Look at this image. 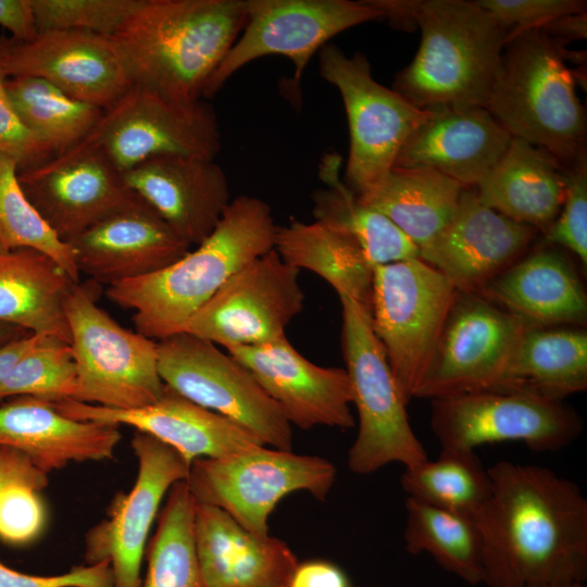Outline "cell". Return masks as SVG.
Returning a JSON list of instances; mask_svg holds the SVG:
<instances>
[{"label":"cell","instance_id":"6da1fadb","mask_svg":"<svg viewBox=\"0 0 587 587\" xmlns=\"http://www.w3.org/2000/svg\"><path fill=\"white\" fill-rule=\"evenodd\" d=\"M475 516L483 537L488 587L584 584L587 499L580 488L539 465L499 461Z\"/></svg>","mask_w":587,"mask_h":587},{"label":"cell","instance_id":"7a4b0ae2","mask_svg":"<svg viewBox=\"0 0 587 587\" xmlns=\"http://www.w3.org/2000/svg\"><path fill=\"white\" fill-rule=\"evenodd\" d=\"M276 229L265 201L238 196L196 249L154 273L108 286L105 295L134 311L135 332L147 338L183 333L235 273L274 249Z\"/></svg>","mask_w":587,"mask_h":587},{"label":"cell","instance_id":"3957f363","mask_svg":"<svg viewBox=\"0 0 587 587\" xmlns=\"http://www.w3.org/2000/svg\"><path fill=\"white\" fill-rule=\"evenodd\" d=\"M245 23V0H140L110 38L134 85L191 107Z\"/></svg>","mask_w":587,"mask_h":587},{"label":"cell","instance_id":"277c9868","mask_svg":"<svg viewBox=\"0 0 587 587\" xmlns=\"http://www.w3.org/2000/svg\"><path fill=\"white\" fill-rule=\"evenodd\" d=\"M383 18L415 23L422 38L394 90L414 107H484L497 77L508 32L475 1L370 0Z\"/></svg>","mask_w":587,"mask_h":587},{"label":"cell","instance_id":"5b68a950","mask_svg":"<svg viewBox=\"0 0 587 587\" xmlns=\"http://www.w3.org/2000/svg\"><path fill=\"white\" fill-rule=\"evenodd\" d=\"M564 46L540 29L505 42L485 109L512 136L551 154L564 170L586 158L587 121Z\"/></svg>","mask_w":587,"mask_h":587},{"label":"cell","instance_id":"8992f818","mask_svg":"<svg viewBox=\"0 0 587 587\" xmlns=\"http://www.w3.org/2000/svg\"><path fill=\"white\" fill-rule=\"evenodd\" d=\"M100 294L101 285L89 279L76 283L65 300L77 370L74 401L115 410L150 405L165 388L157 341L124 328L98 307Z\"/></svg>","mask_w":587,"mask_h":587},{"label":"cell","instance_id":"52a82bcc","mask_svg":"<svg viewBox=\"0 0 587 587\" xmlns=\"http://www.w3.org/2000/svg\"><path fill=\"white\" fill-rule=\"evenodd\" d=\"M340 302L342 351L359 417L358 435L348 451L349 469L364 475L392 462L405 469L427 460L385 349L372 328L371 312L350 299Z\"/></svg>","mask_w":587,"mask_h":587},{"label":"cell","instance_id":"ba28073f","mask_svg":"<svg viewBox=\"0 0 587 587\" xmlns=\"http://www.w3.org/2000/svg\"><path fill=\"white\" fill-rule=\"evenodd\" d=\"M454 285L415 258L373 268L371 323L409 404L457 298Z\"/></svg>","mask_w":587,"mask_h":587},{"label":"cell","instance_id":"9c48e42d","mask_svg":"<svg viewBox=\"0 0 587 587\" xmlns=\"http://www.w3.org/2000/svg\"><path fill=\"white\" fill-rule=\"evenodd\" d=\"M335 478L336 467L324 458L259 446L195 460L186 483L195 501L215 505L249 532L267 536L268 517L285 496L304 490L324 500Z\"/></svg>","mask_w":587,"mask_h":587},{"label":"cell","instance_id":"30bf717a","mask_svg":"<svg viewBox=\"0 0 587 587\" xmlns=\"http://www.w3.org/2000/svg\"><path fill=\"white\" fill-rule=\"evenodd\" d=\"M319 70L341 95L350 134L344 182L362 196L387 175L400 149L430 110L414 107L376 82L370 62L359 52L347 55L327 43L319 51Z\"/></svg>","mask_w":587,"mask_h":587},{"label":"cell","instance_id":"8fae6325","mask_svg":"<svg viewBox=\"0 0 587 587\" xmlns=\"http://www.w3.org/2000/svg\"><path fill=\"white\" fill-rule=\"evenodd\" d=\"M165 386L254 434L264 445L290 451L292 429L278 404L250 371L215 344L187 332L157 341Z\"/></svg>","mask_w":587,"mask_h":587},{"label":"cell","instance_id":"7c38bea8","mask_svg":"<svg viewBox=\"0 0 587 587\" xmlns=\"http://www.w3.org/2000/svg\"><path fill=\"white\" fill-rule=\"evenodd\" d=\"M430 427L441 448L475 450L495 442L522 441L537 452L573 442L583 430L564 401L514 389H480L430 400Z\"/></svg>","mask_w":587,"mask_h":587},{"label":"cell","instance_id":"4fadbf2b","mask_svg":"<svg viewBox=\"0 0 587 587\" xmlns=\"http://www.w3.org/2000/svg\"><path fill=\"white\" fill-rule=\"evenodd\" d=\"M246 23L204 88L213 97L248 63L282 55L294 66V83L300 84L312 57L339 33L383 13L370 0H245Z\"/></svg>","mask_w":587,"mask_h":587},{"label":"cell","instance_id":"5bb4252c","mask_svg":"<svg viewBox=\"0 0 587 587\" xmlns=\"http://www.w3.org/2000/svg\"><path fill=\"white\" fill-rule=\"evenodd\" d=\"M85 140L122 174L155 157L215 160L221 150L217 117L209 103L180 105L134 84L102 112Z\"/></svg>","mask_w":587,"mask_h":587},{"label":"cell","instance_id":"9a60e30c","mask_svg":"<svg viewBox=\"0 0 587 587\" xmlns=\"http://www.w3.org/2000/svg\"><path fill=\"white\" fill-rule=\"evenodd\" d=\"M530 326L477 292L458 291L414 398L492 388Z\"/></svg>","mask_w":587,"mask_h":587},{"label":"cell","instance_id":"2e32d148","mask_svg":"<svg viewBox=\"0 0 587 587\" xmlns=\"http://www.w3.org/2000/svg\"><path fill=\"white\" fill-rule=\"evenodd\" d=\"M298 274L275 249L268 251L235 273L191 317L185 332L225 349L285 337L304 305Z\"/></svg>","mask_w":587,"mask_h":587},{"label":"cell","instance_id":"e0dca14e","mask_svg":"<svg viewBox=\"0 0 587 587\" xmlns=\"http://www.w3.org/2000/svg\"><path fill=\"white\" fill-rule=\"evenodd\" d=\"M132 448L138 461L136 480L117 494L104 520L85 536V564L108 562L114 587H140L147 540L164 496L186 480L190 465L172 447L137 432Z\"/></svg>","mask_w":587,"mask_h":587},{"label":"cell","instance_id":"ac0fdd59","mask_svg":"<svg viewBox=\"0 0 587 587\" xmlns=\"http://www.w3.org/2000/svg\"><path fill=\"white\" fill-rule=\"evenodd\" d=\"M18 180L50 229L66 243L142 201L103 152L85 139L40 164L18 171Z\"/></svg>","mask_w":587,"mask_h":587},{"label":"cell","instance_id":"d6986e66","mask_svg":"<svg viewBox=\"0 0 587 587\" xmlns=\"http://www.w3.org/2000/svg\"><path fill=\"white\" fill-rule=\"evenodd\" d=\"M0 71L42 78L103 111L133 86L111 38L78 30H43L27 42L0 37Z\"/></svg>","mask_w":587,"mask_h":587},{"label":"cell","instance_id":"ffe728a7","mask_svg":"<svg viewBox=\"0 0 587 587\" xmlns=\"http://www.w3.org/2000/svg\"><path fill=\"white\" fill-rule=\"evenodd\" d=\"M226 351L250 371L290 425L353 427L352 386L346 369L314 364L286 336Z\"/></svg>","mask_w":587,"mask_h":587},{"label":"cell","instance_id":"44dd1931","mask_svg":"<svg viewBox=\"0 0 587 587\" xmlns=\"http://www.w3.org/2000/svg\"><path fill=\"white\" fill-rule=\"evenodd\" d=\"M539 232L486 207L464 188L454 215L420 258L462 292H477L525 252Z\"/></svg>","mask_w":587,"mask_h":587},{"label":"cell","instance_id":"7402d4cb","mask_svg":"<svg viewBox=\"0 0 587 587\" xmlns=\"http://www.w3.org/2000/svg\"><path fill=\"white\" fill-rule=\"evenodd\" d=\"M79 421L128 425L175 449L190 465L201 458H224L265 446L236 422L202 408L165 386L154 403L132 410L108 409L74 400L51 401Z\"/></svg>","mask_w":587,"mask_h":587},{"label":"cell","instance_id":"603a6c76","mask_svg":"<svg viewBox=\"0 0 587 587\" xmlns=\"http://www.w3.org/2000/svg\"><path fill=\"white\" fill-rule=\"evenodd\" d=\"M123 178L190 246L212 233L230 202L227 176L215 160L155 157Z\"/></svg>","mask_w":587,"mask_h":587},{"label":"cell","instance_id":"cb8c5ba5","mask_svg":"<svg viewBox=\"0 0 587 587\" xmlns=\"http://www.w3.org/2000/svg\"><path fill=\"white\" fill-rule=\"evenodd\" d=\"M67 243L79 273L108 286L162 270L191 247L143 200Z\"/></svg>","mask_w":587,"mask_h":587},{"label":"cell","instance_id":"d4e9b609","mask_svg":"<svg viewBox=\"0 0 587 587\" xmlns=\"http://www.w3.org/2000/svg\"><path fill=\"white\" fill-rule=\"evenodd\" d=\"M511 139L484 107L434 108L407 139L394 166L428 167L475 188L503 157Z\"/></svg>","mask_w":587,"mask_h":587},{"label":"cell","instance_id":"484cf974","mask_svg":"<svg viewBox=\"0 0 587 587\" xmlns=\"http://www.w3.org/2000/svg\"><path fill=\"white\" fill-rule=\"evenodd\" d=\"M200 587H288L298 560L288 545L242 527L224 510L195 501Z\"/></svg>","mask_w":587,"mask_h":587},{"label":"cell","instance_id":"4316f807","mask_svg":"<svg viewBox=\"0 0 587 587\" xmlns=\"http://www.w3.org/2000/svg\"><path fill=\"white\" fill-rule=\"evenodd\" d=\"M480 296L537 327H586L587 295L571 260L544 243L486 283Z\"/></svg>","mask_w":587,"mask_h":587},{"label":"cell","instance_id":"83f0119b","mask_svg":"<svg viewBox=\"0 0 587 587\" xmlns=\"http://www.w3.org/2000/svg\"><path fill=\"white\" fill-rule=\"evenodd\" d=\"M120 440L118 426L72 419L49 400L17 396L0 405V447L24 453L48 474L72 462L113 459Z\"/></svg>","mask_w":587,"mask_h":587},{"label":"cell","instance_id":"f1b7e54d","mask_svg":"<svg viewBox=\"0 0 587 587\" xmlns=\"http://www.w3.org/2000/svg\"><path fill=\"white\" fill-rule=\"evenodd\" d=\"M565 183V170L551 154L512 137L503 157L474 189L486 207L544 234L561 211Z\"/></svg>","mask_w":587,"mask_h":587},{"label":"cell","instance_id":"f546056e","mask_svg":"<svg viewBox=\"0 0 587 587\" xmlns=\"http://www.w3.org/2000/svg\"><path fill=\"white\" fill-rule=\"evenodd\" d=\"M75 284L39 250L0 247V322L71 344L64 305Z\"/></svg>","mask_w":587,"mask_h":587},{"label":"cell","instance_id":"4dcf8cb0","mask_svg":"<svg viewBox=\"0 0 587 587\" xmlns=\"http://www.w3.org/2000/svg\"><path fill=\"white\" fill-rule=\"evenodd\" d=\"M492 388L526 391L555 401L585 391V327H528Z\"/></svg>","mask_w":587,"mask_h":587},{"label":"cell","instance_id":"1f68e13d","mask_svg":"<svg viewBox=\"0 0 587 587\" xmlns=\"http://www.w3.org/2000/svg\"><path fill=\"white\" fill-rule=\"evenodd\" d=\"M341 157L326 153L319 165L325 187L312 195L316 222L353 241L374 268L420 258L419 247L387 216L364 204L340 177Z\"/></svg>","mask_w":587,"mask_h":587},{"label":"cell","instance_id":"d6a6232c","mask_svg":"<svg viewBox=\"0 0 587 587\" xmlns=\"http://www.w3.org/2000/svg\"><path fill=\"white\" fill-rule=\"evenodd\" d=\"M464 188L428 167L392 166L358 198L387 216L421 249L451 221Z\"/></svg>","mask_w":587,"mask_h":587},{"label":"cell","instance_id":"836d02e7","mask_svg":"<svg viewBox=\"0 0 587 587\" xmlns=\"http://www.w3.org/2000/svg\"><path fill=\"white\" fill-rule=\"evenodd\" d=\"M274 249L297 270L327 282L339 299H350L371 312L373 267L358 246L320 222L291 221L277 226Z\"/></svg>","mask_w":587,"mask_h":587},{"label":"cell","instance_id":"e575fe53","mask_svg":"<svg viewBox=\"0 0 587 587\" xmlns=\"http://www.w3.org/2000/svg\"><path fill=\"white\" fill-rule=\"evenodd\" d=\"M404 545L427 553L442 569L470 585L483 583V537L476 519L413 498L405 503Z\"/></svg>","mask_w":587,"mask_h":587},{"label":"cell","instance_id":"d590c367","mask_svg":"<svg viewBox=\"0 0 587 587\" xmlns=\"http://www.w3.org/2000/svg\"><path fill=\"white\" fill-rule=\"evenodd\" d=\"M5 90L25 127L55 154L85 139L103 112L34 76L7 77Z\"/></svg>","mask_w":587,"mask_h":587},{"label":"cell","instance_id":"8d00e7d4","mask_svg":"<svg viewBox=\"0 0 587 587\" xmlns=\"http://www.w3.org/2000/svg\"><path fill=\"white\" fill-rule=\"evenodd\" d=\"M400 482L409 498L474 517L491 487L488 469L474 450L448 448L436 460L405 467Z\"/></svg>","mask_w":587,"mask_h":587},{"label":"cell","instance_id":"74e56055","mask_svg":"<svg viewBox=\"0 0 587 587\" xmlns=\"http://www.w3.org/2000/svg\"><path fill=\"white\" fill-rule=\"evenodd\" d=\"M195 499L186 480L172 486L147 546L140 587H200L193 538Z\"/></svg>","mask_w":587,"mask_h":587},{"label":"cell","instance_id":"f35d334b","mask_svg":"<svg viewBox=\"0 0 587 587\" xmlns=\"http://www.w3.org/2000/svg\"><path fill=\"white\" fill-rule=\"evenodd\" d=\"M17 161L0 153V247L33 248L52 258L75 282H80L71 246L50 229L28 200L18 180Z\"/></svg>","mask_w":587,"mask_h":587},{"label":"cell","instance_id":"ab89813d","mask_svg":"<svg viewBox=\"0 0 587 587\" xmlns=\"http://www.w3.org/2000/svg\"><path fill=\"white\" fill-rule=\"evenodd\" d=\"M77 370L70 344L48 335L18 360L0 388V399L30 396L49 401L75 400Z\"/></svg>","mask_w":587,"mask_h":587},{"label":"cell","instance_id":"60d3db41","mask_svg":"<svg viewBox=\"0 0 587 587\" xmlns=\"http://www.w3.org/2000/svg\"><path fill=\"white\" fill-rule=\"evenodd\" d=\"M140 0H32L37 27L112 37Z\"/></svg>","mask_w":587,"mask_h":587},{"label":"cell","instance_id":"b9f144b4","mask_svg":"<svg viewBox=\"0 0 587 587\" xmlns=\"http://www.w3.org/2000/svg\"><path fill=\"white\" fill-rule=\"evenodd\" d=\"M565 196L544 243L567 249L587 266V158L565 170Z\"/></svg>","mask_w":587,"mask_h":587},{"label":"cell","instance_id":"7bdbcfd3","mask_svg":"<svg viewBox=\"0 0 587 587\" xmlns=\"http://www.w3.org/2000/svg\"><path fill=\"white\" fill-rule=\"evenodd\" d=\"M46 524L40 490L16 483L0 489V539L9 545L33 542Z\"/></svg>","mask_w":587,"mask_h":587},{"label":"cell","instance_id":"ee69618b","mask_svg":"<svg viewBox=\"0 0 587 587\" xmlns=\"http://www.w3.org/2000/svg\"><path fill=\"white\" fill-rule=\"evenodd\" d=\"M508 32L505 42L529 29L570 14L586 12L582 0H475Z\"/></svg>","mask_w":587,"mask_h":587},{"label":"cell","instance_id":"f6af8a7d","mask_svg":"<svg viewBox=\"0 0 587 587\" xmlns=\"http://www.w3.org/2000/svg\"><path fill=\"white\" fill-rule=\"evenodd\" d=\"M5 79L0 71V153L15 159L21 171L40 164L55 153L22 123L7 93Z\"/></svg>","mask_w":587,"mask_h":587},{"label":"cell","instance_id":"bcb514c9","mask_svg":"<svg viewBox=\"0 0 587 587\" xmlns=\"http://www.w3.org/2000/svg\"><path fill=\"white\" fill-rule=\"evenodd\" d=\"M0 587H114L108 562L84 564L58 575H33L0 562Z\"/></svg>","mask_w":587,"mask_h":587},{"label":"cell","instance_id":"7dc6e473","mask_svg":"<svg viewBox=\"0 0 587 587\" xmlns=\"http://www.w3.org/2000/svg\"><path fill=\"white\" fill-rule=\"evenodd\" d=\"M16 483L30 485L41 491L48 485V473L24 453L0 447V489Z\"/></svg>","mask_w":587,"mask_h":587},{"label":"cell","instance_id":"c3c4849f","mask_svg":"<svg viewBox=\"0 0 587 587\" xmlns=\"http://www.w3.org/2000/svg\"><path fill=\"white\" fill-rule=\"evenodd\" d=\"M288 587H351V583L338 565L325 560H310L297 564Z\"/></svg>","mask_w":587,"mask_h":587},{"label":"cell","instance_id":"681fc988","mask_svg":"<svg viewBox=\"0 0 587 587\" xmlns=\"http://www.w3.org/2000/svg\"><path fill=\"white\" fill-rule=\"evenodd\" d=\"M0 26L11 39L27 42L39 33L32 0H0Z\"/></svg>","mask_w":587,"mask_h":587},{"label":"cell","instance_id":"f907efd6","mask_svg":"<svg viewBox=\"0 0 587 587\" xmlns=\"http://www.w3.org/2000/svg\"><path fill=\"white\" fill-rule=\"evenodd\" d=\"M538 29L565 46L571 40L586 38L587 14L583 12L564 15L548 22Z\"/></svg>","mask_w":587,"mask_h":587},{"label":"cell","instance_id":"816d5d0a","mask_svg":"<svg viewBox=\"0 0 587 587\" xmlns=\"http://www.w3.org/2000/svg\"><path fill=\"white\" fill-rule=\"evenodd\" d=\"M29 334L0 347V388L18 360L39 340Z\"/></svg>","mask_w":587,"mask_h":587},{"label":"cell","instance_id":"f5cc1de1","mask_svg":"<svg viewBox=\"0 0 587 587\" xmlns=\"http://www.w3.org/2000/svg\"><path fill=\"white\" fill-rule=\"evenodd\" d=\"M32 333L18 326L0 322V347Z\"/></svg>","mask_w":587,"mask_h":587},{"label":"cell","instance_id":"db71d44e","mask_svg":"<svg viewBox=\"0 0 587 587\" xmlns=\"http://www.w3.org/2000/svg\"><path fill=\"white\" fill-rule=\"evenodd\" d=\"M540 587H586L585 584H565V585H550Z\"/></svg>","mask_w":587,"mask_h":587}]
</instances>
